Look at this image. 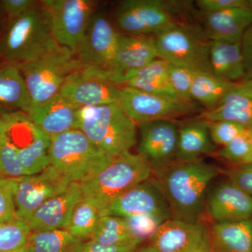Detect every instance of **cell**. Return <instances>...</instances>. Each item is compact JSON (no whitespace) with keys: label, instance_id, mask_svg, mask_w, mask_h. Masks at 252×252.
Masks as SVG:
<instances>
[{"label":"cell","instance_id":"6da1fadb","mask_svg":"<svg viewBox=\"0 0 252 252\" xmlns=\"http://www.w3.org/2000/svg\"><path fill=\"white\" fill-rule=\"evenodd\" d=\"M220 169L201 158L176 161L158 176L172 219L198 221L206 203L207 188Z\"/></svg>","mask_w":252,"mask_h":252},{"label":"cell","instance_id":"7a4b0ae2","mask_svg":"<svg viewBox=\"0 0 252 252\" xmlns=\"http://www.w3.org/2000/svg\"><path fill=\"white\" fill-rule=\"evenodd\" d=\"M55 40L51 15L42 1L16 19L9 21L0 44L5 63L19 64L54 49Z\"/></svg>","mask_w":252,"mask_h":252},{"label":"cell","instance_id":"3957f363","mask_svg":"<svg viewBox=\"0 0 252 252\" xmlns=\"http://www.w3.org/2000/svg\"><path fill=\"white\" fill-rule=\"evenodd\" d=\"M112 158L79 129L51 137L49 165L70 182L89 180L104 170Z\"/></svg>","mask_w":252,"mask_h":252},{"label":"cell","instance_id":"277c9868","mask_svg":"<svg viewBox=\"0 0 252 252\" xmlns=\"http://www.w3.org/2000/svg\"><path fill=\"white\" fill-rule=\"evenodd\" d=\"M136 126L118 103L82 107L77 112V128L112 157L135 145Z\"/></svg>","mask_w":252,"mask_h":252},{"label":"cell","instance_id":"5b68a950","mask_svg":"<svg viewBox=\"0 0 252 252\" xmlns=\"http://www.w3.org/2000/svg\"><path fill=\"white\" fill-rule=\"evenodd\" d=\"M152 175V170L142 158L127 151L113 157L104 170L79 184L84 200L97 207L102 216L114 199Z\"/></svg>","mask_w":252,"mask_h":252},{"label":"cell","instance_id":"8992f818","mask_svg":"<svg viewBox=\"0 0 252 252\" xmlns=\"http://www.w3.org/2000/svg\"><path fill=\"white\" fill-rule=\"evenodd\" d=\"M17 65L32 104L42 103L54 97L59 94L69 76L84 69L75 53L60 45Z\"/></svg>","mask_w":252,"mask_h":252},{"label":"cell","instance_id":"52a82bcc","mask_svg":"<svg viewBox=\"0 0 252 252\" xmlns=\"http://www.w3.org/2000/svg\"><path fill=\"white\" fill-rule=\"evenodd\" d=\"M154 39L159 59L195 73L212 74L211 41L207 37L203 28L178 23L159 33Z\"/></svg>","mask_w":252,"mask_h":252},{"label":"cell","instance_id":"ba28073f","mask_svg":"<svg viewBox=\"0 0 252 252\" xmlns=\"http://www.w3.org/2000/svg\"><path fill=\"white\" fill-rule=\"evenodd\" d=\"M180 3L160 0H124L114 12L115 25L122 33L155 36L173 27Z\"/></svg>","mask_w":252,"mask_h":252},{"label":"cell","instance_id":"9c48e42d","mask_svg":"<svg viewBox=\"0 0 252 252\" xmlns=\"http://www.w3.org/2000/svg\"><path fill=\"white\" fill-rule=\"evenodd\" d=\"M0 119L27 175H35L45 169L49 165L51 137L21 111L1 113Z\"/></svg>","mask_w":252,"mask_h":252},{"label":"cell","instance_id":"30bf717a","mask_svg":"<svg viewBox=\"0 0 252 252\" xmlns=\"http://www.w3.org/2000/svg\"><path fill=\"white\" fill-rule=\"evenodd\" d=\"M117 103L137 125L160 119L172 120L198 109L192 99L148 94L126 86H120Z\"/></svg>","mask_w":252,"mask_h":252},{"label":"cell","instance_id":"8fae6325","mask_svg":"<svg viewBox=\"0 0 252 252\" xmlns=\"http://www.w3.org/2000/svg\"><path fill=\"white\" fill-rule=\"evenodd\" d=\"M12 180L16 215L27 223L42 204L63 193L72 183L51 165L35 175Z\"/></svg>","mask_w":252,"mask_h":252},{"label":"cell","instance_id":"7c38bea8","mask_svg":"<svg viewBox=\"0 0 252 252\" xmlns=\"http://www.w3.org/2000/svg\"><path fill=\"white\" fill-rule=\"evenodd\" d=\"M49 9L54 39L59 45L77 53L94 13L91 0H44Z\"/></svg>","mask_w":252,"mask_h":252},{"label":"cell","instance_id":"4fadbf2b","mask_svg":"<svg viewBox=\"0 0 252 252\" xmlns=\"http://www.w3.org/2000/svg\"><path fill=\"white\" fill-rule=\"evenodd\" d=\"M139 126V155L157 177L177 161L178 127L168 119L152 121Z\"/></svg>","mask_w":252,"mask_h":252},{"label":"cell","instance_id":"5bb4252c","mask_svg":"<svg viewBox=\"0 0 252 252\" xmlns=\"http://www.w3.org/2000/svg\"><path fill=\"white\" fill-rule=\"evenodd\" d=\"M119 35L105 15L94 13L76 53L84 69L98 72L108 69L117 51Z\"/></svg>","mask_w":252,"mask_h":252},{"label":"cell","instance_id":"9a60e30c","mask_svg":"<svg viewBox=\"0 0 252 252\" xmlns=\"http://www.w3.org/2000/svg\"><path fill=\"white\" fill-rule=\"evenodd\" d=\"M143 215L172 219L170 206L157 180L149 179L126 190L109 204L102 216L127 218Z\"/></svg>","mask_w":252,"mask_h":252},{"label":"cell","instance_id":"2e32d148","mask_svg":"<svg viewBox=\"0 0 252 252\" xmlns=\"http://www.w3.org/2000/svg\"><path fill=\"white\" fill-rule=\"evenodd\" d=\"M157 59L159 58L154 36L119 32L117 51L108 69L102 72L84 69L119 86L126 74Z\"/></svg>","mask_w":252,"mask_h":252},{"label":"cell","instance_id":"e0dca14e","mask_svg":"<svg viewBox=\"0 0 252 252\" xmlns=\"http://www.w3.org/2000/svg\"><path fill=\"white\" fill-rule=\"evenodd\" d=\"M149 240V245L158 252L210 250L209 230L198 221L170 219L160 225Z\"/></svg>","mask_w":252,"mask_h":252},{"label":"cell","instance_id":"ac0fdd59","mask_svg":"<svg viewBox=\"0 0 252 252\" xmlns=\"http://www.w3.org/2000/svg\"><path fill=\"white\" fill-rule=\"evenodd\" d=\"M120 86L84 69L73 73L59 94L78 108L117 103Z\"/></svg>","mask_w":252,"mask_h":252},{"label":"cell","instance_id":"d6986e66","mask_svg":"<svg viewBox=\"0 0 252 252\" xmlns=\"http://www.w3.org/2000/svg\"><path fill=\"white\" fill-rule=\"evenodd\" d=\"M79 183L72 182L63 193L49 199L34 212L28 225L31 232L64 229L74 209L83 200Z\"/></svg>","mask_w":252,"mask_h":252},{"label":"cell","instance_id":"ffe728a7","mask_svg":"<svg viewBox=\"0 0 252 252\" xmlns=\"http://www.w3.org/2000/svg\"><path fill=\"white\" fill-rule=\"evenodd\" d=\"M205 205L215 223L252 218V197L230 181L215 186Z\"/></svg>","mask_w":252,"mask_h":252},{"label":"cell","instance_id":"44dd1931","mask_svg":"<svg viewBox=\"0 0 252 252\" xmlns=\"http://www.w3.org/2000/svg\"><path fill=\"white\" fill-rule=\"evenodd\" d=\"M79 108L58 94L45 102L32 104L28 117L50 137L77 129V112Z\"/></svg>","mask_w":252,"mask_h":252},{"label":"cell","instance_id":"7402d4cb","mask_svg":"<svg viewBox=\"0 0 252 252\" xmlns=\"http://www.w3.org/2000/svg\"><path fill=\"white\" fill-rule=\"evenodd\" d=\"M204 14V27L210 41L237 43L252 25V13L246 8H233Z\"/></svg>","mask_w":252,"mask_h":252},{"label":"cell","instance_id":"603a6c76","mask_svg":"<svg viewBox=\"0 0 252 252\" xmlns=\"http://www.w3.org/2000/svg\"><path fill=\"white\" fill-rule=\"evenodd\" d=\"M209 238L212 252H252V218L215 223Z\"/></svg>","mask_w":252,"mask_h":252},{"label":"cell","instance_id":"cb8c5ba5","mask_svg":"<svg viewBox=\"0 0 252 252\" xmlns=\"http://www.w3.org/2000/svg\"><path fill=\"white\" fill-rule=\"evenodd\" d=\"M217 147L212 142L207 122L197 118L178 127L177 161H189L203 155L215 154Z\"/></svg>","mask_w":252,"mask_h":252},{"label":"cell","instance_id":"d4e9b609","mask_svg":"<svg viewBox=\"0 0 252 252\" xmlns=\"http://www.w3.org/2000/svg\"><path fill=\"white\" fill-rule=\"evenodd\" d=\"M210 63L212 74L231 82H241L245 77L240 42L211 41Z\"/></svg>","mask_w":252,"mask_h":252},{"label":"cell","instance_id":"484cf974","mask_svg":"<svg viewBox=\"0 0 252 252\" xmlns=\"http://www.w3.org/2000/svg\"><path fill=\"white\" fill-rule=\"evenodd\" d=\"M32 102L27 86L17 64L0 67V107L28 112Z\"/></svg>","mask_w":252,"mask_h":252},{"label":"cell","instance_id":"4316f807","mask_svg":"<svg viewBox=\"0 0 252 252\" xmlns=\"http://www.w3.org/2000/svg\"><path fill=\"white\" fill-rule=\"evenodd\" d=\"M198 118L207 122L230 121L238 123L247 128H251L252 99L235 91H232L215 108L205 110Z\"/></svg>","mask_w":252,"mask_h":252},{"label":"cell","instance_id":"83f0119b","mask_svg":"<svg viewBox=\"0 0 252 252\" xmlns=\"http://www.w3.org/2000/svg\"><path fill=\"white\" fill-rule=\"evenodd\" d=\"M239 83L223 80L207 73H195L190 90V98L206 110L215 108L227 94L235 91Z\"/></svg>","mask_w":252,"mask_h":252},{"label":"cell","instance_id":"f1b7e54d","mask_svg":"<svg viewBox=\"0 0 252 252\" xmlns=\"http://www.w3.org/2000/svg\"><path fill=\"white\" fill-rule=\"evenodd\" d=\"M85 242L64 229L31 232L27 246L32 252H81Z\"/></svg>","mask_w":252,"mask_h":252},{"label":"cell","instance_id":"f546056e","mask_svg":"<svg viewBox=\"0 0 252 252\" xmlns=\"http://www.w3.org/2000/svg\"><path fill=\"white\" fill-rule=\"evenodd\" d=\"M89 240L111 246L141 244L132 234L125 219L110 215L100 217L94 235Z\"/></svg>","mask_w":252,"mask_h":252},{"label":"cell","instance_id":"4dcf8cb0","mask_svg":"<svg viewBox=\"0 0 252 252\" xmlns=\"http://www.w3.org/2000/svg\"><path fill=\"white\" fill-rule=\"evenodd\" d=\"M101 217L97 207L83 199L76 206L64 230L83 241H88L94 235Z\"/></svg>","mask_w":252,"mask_h":252},{"label":"cell","instance_id":"1f68e13d","mask_svg":"<svg viewBox=\"0 0 252 252\" xmlns=\"http://www.w3.org/2000/svg\"><path fill=\"white\" fill-rule=\"evenodd\" d=\"M31 233L28 223L18 217L0 222V252H12L24 248Z\"/></svg>","mask_w":252,"mask_h":252},{"label":"cell","instance_id":"d6a6232c","mask_svg":"<svg viewBox=\"0 0 252 252\" xmlns=\"http://www.w3.org/2000/svg\"><path fill=\"white\" fill-rule=\"evenodd\" d=\"M0 173L16 178L27 175L17 152L10 142L0 119Z\"/></svg>","mask_w":252,"mask_h":252},{"label":"cell","instance_id":"836d02e7","mask_svg":"<svg viewBox=\"0 0 252 252\" xmlns=\"http://www.w3.org/2000/svg\"><path fill=\"white\" fill-rule=\"evenodd\" d=\"M215 154L236 166L251 163L248 129L244 133L222 147L220 150H217Z\"/></svg>","mask_w":252,"mask_h":252},{"label":"cell","instance_id":"e575fe53","mask_svg":"<svg viewBox=\"0 0 252 252\" xmlns=\"http://www.w3.org/2000/svg\"><path fill=\"white\" fill-rule=\"evenodd\" d=\"M124 219L132 234L141 243L150 240L160 225L165 220H170L166 217L158 215H137Z\"/></svg>","mask_w":252,"mask_h":252},{"label":"cell","instance_id":"d590c367","mask_svg":"<svg viewBox=\"0 0 252 252\" xmlns=\"http://www.w3.org/2000/svg\"><path fill=\"white\" fill-rule=\"evenodd\" d=\"M119 86L132 88V89H135L137 90L143 91V92L151 94L180 97L172 89L168 78L157 77H131L130 79L124 81Z\"/></svg>","mask_w":252,"mask_h":252},{"label":"cell","instance_id":"8d00e7d4","mask_svg":"<svg viewBox=\"0 0 252 252\" xmlns=\"http://www.w3.org/2000/svg\"><path fill=\"white\" fill-rule=\"evenodd\" d=\"M206 122L212 142L215 145L218 144L221 147L229 143L248 129L238 123L230 121Z\"/></svg>","mask_w":252,"mask_h":252},{"label":"cell","instance_id":"74e56055","mask_svg":"<svg viewBox=\"0 0 252 252\" xmlns=\"http://www.w3.org/2000/svg\"><path fill=\"white\" fill-rule=\"evenodd\" d=\"M195 72L167 63V74L172 89L182 99H191L190 90Z\"/></svg>","mask_w":252,"mask_h":252},{"label":"cell","instance_id":"f35d334b","mask_svg":"<svg viewBox=\"0 0 252 252\" xmlns=\"http://www.w3.org/2000/svg\"><path fill=\"white\" fill-rule=\"evenodd\" d=\"M12 178L5 177L0 181V222L17 218L14 198Z\"/></svg>","mask_w":252,"mask_h":252},{"label":"cell","instance_id":"ab89813d","mask_svg":"<svg viewBox=\"0 0 252 252\" xmlns=\"http://www.w3.org/2000/svg\"><path fill=\"white\" fill-rule=\"evenodd\" d=\"M228 181L252 197V163L239 165L227 171Z\"/></svg>","mask_w":252,"mask_h":252},{"label":"cell","instance_id":"60d3db41","mask_svg":"<svg viewBox=\"0 0 252 252\" xmlns=\"http://www.w3.org/2000/svg\"><path fill=\"white\" fill-rule=\"evenodd\" d=\"M196 5L203 14H211L233 8H246V0H198Z\"/></svg>","mask_w":252,"mask_h":252},{"label":"cell","instance_id":"b9f144b4","mask_svg":"<svg viewBox=\"0 0 252 252\" xmlns=\"http://www.w3.org/2000/svg\"><path fill=\"white\" fill-rule=\"evenodd\" d=\"M36 1L32 0H3L1 1V9L6 14L8 21H12L32 9Z\"/></svg>","mask_w":252,"mask_h":252},{"label":"cell","instance_id":"7bdbcfd3","mask_svg":"<svg viewBox=\"0 0 252 252\" xmlns=\"http://www.w3.org/2000/svg\"><path fill=\"white\" fill-rule=\"evenodd\" d=\"M240 44L245 70L243 81L250 80L252 79V25L244 33Z\"/></svg>","mask_w":252,"mask_h":252},{"label":"cell","instance_id":"ee69618b","mask_svg":"<svg viewBox=\"0 0 252 252\" xmlns=\"http://www.w3.org/2000/svg\"><path fill=\"white\" fill-rule=\"evenodd\" d=\"M139 245L127 246H111L101 245L92 240H88L84 244L81 252H136Z\"/></svg>","mask_w":252,"mask_h":252},{"label":"cell","instance_id":"f6af8a7d","mask_svg":"<svg viewBox=\"0 0 252 252\" xmlns=\"http://www.w3.org/2000/svg\"><path fill=\"white\" fill-rule=\"evenodd\" d=\"M235 91L252 99V79L239 83V85Z\"/></svg>","mask_w":252,"mask_h":252},{"label":"cell","instance_id":"bcb514c9","mask_svg":"<svg viewBox=\"0 0 252 252\" xmlns=\"http://www.w3.org/2000/svg\"><path fill=\"white\" fill-rule=\"evenodd\" d=\"M249 142H250V155H251V163H252V127L248 128Z\"/></svg>","mask_w":252,"mask_h":252},{"label":"cell","instance_id":"7dc6e473","mask_svg":"<svg viewBox=\"0 0 252 252\" xmlns=\"http://www.w3.org/2000/svg\"><path fill=\"white\" fill-rule=\"evenodd\" d=\"M136 252H158L155 250V249L152 248L150 245L148 246L143 247V248L138 249Z\"/></svg>","mask_w":252,"mask_h":252},{"label":"cell","instance_id":"c3c4849f","mask_svg":"<svg viewBox=\"0 0 252 252\" xmlns=\"http://www.w3.org/2000/svg\"><path fill=\"white\" fill-rule=\"evenodd\" d=\"M246 9L252 13V0H246Z\"/></svg>","mask_w":252,"mask_h":252},{"label":"cell","instance_id":"681fc988","mask_svg":"<svg viewBox=\"0 0 252 252\" xmlns=\"http://www.w3.org/2000/svg\"><path fill=\"white\" fill-rule=\"evenodd\" d=\"M12 252H32L31 250H30L29 248H28L27 245L25 246L24 248L20 249V250H17V251Z\"/></svg>","mask_w":252,"mask_h":252},{"label":"cell","instance_id":"f907efd6","mask_svg":"<svg viewBox=\"0 0 252 252\" xmlns=\"http://www.w3.org/2000/svg\"><path fill=\"white\" fill-rule=\"evenodd\" d=\"M195 252H212L210 251V249H208V250H200V251Z\"/></svg>","mask_w":252,"mask_h":252},{"label":"cell","instance_id":"816d5d0a","mask_svg":"<svg viewBox=\"0 0 252 252\" xmlns=\"http://www.w3.org/2000/svg\"><path fill=\"white\" fill-rule=\"evenodd\" d=\"M5 176L3 175L2 174L0 173V181H1L3 180V179L5 178Z\"/></svg>","mask_w":252,"mask_h":252},{"label":"cell","instance_id":"f5cc1de1","mask_svg":"<svg viewBox=\"0 0 252 252\" xmlns=\"http://www.w3.org/2000/svg\"><path fill=\"white\" fill-rule=\"evenodd\" d=\"M1 11H2V9H1V1H0V15H1Z\"/></svg>","mask_w":252,"mask_h":252}]
</instances>
